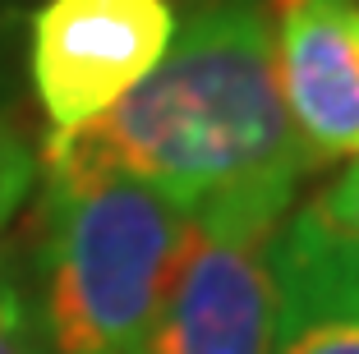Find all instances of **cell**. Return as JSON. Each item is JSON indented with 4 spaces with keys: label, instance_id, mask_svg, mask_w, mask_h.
I'll list each match as a JSON object with an SVG mask.
<instances>
[{
    "label": "cell",
    "instance_id": "obj_2",
    "mask_svg": "<svg viewBox=\"0 0 359 354\" xmlns=\"http://www.w3.org/2000/svg\"><path fill=\"white\" fill-rule=\"evenodd\" d=\"M42 290L51 354H148L189 212L111 166L42 152Z\"/></svg>",
    "mask_w": 359,
    "mask_h": 354
},
{
    "label": "cell",
    "instance_id": "obj_3",
    "mask_svg": "<svg viewBox=\"0 0 359 354\" xmlns=\"http://www.w3.org/2000/svg\"><path fill=\"white\" fill-rule=\"evenodd\" d=\"M281 198H231L189 212L180 262L148 354H267L272 244Z\"/></svg>",
    "mask_w": 359,
    "mask_h": 354
},
{
    "label": "cell",
    "instance_id": "obj_1",
    "mask_svg": "<svg viewBox=\"0 0 359 354\" xmlns=\"http://www.w3.org/2000/svg\"><path fill=\"white\" fill-rule=\"evenodd\" d=\"M46 152L125 170L184 212L231 198L295 203L313 170L276 88L272 14L254 0H198L125 97L51 134Z\"/></svg>",
    "mask_w": 359,
    "mask_h": 354
},
{
    "label": "cell",
    "instance_id": "obj_6",
    "mask_svg": "<svg viewBox=\"0 0 359 354\" xmlns=\"http://www.w3.org/2000/svg\"><path fill=\"white\" fill-rule=\"evenodd\" d=\"M267 354H359V240L313 203L276 230Z\"/></svg>",
    "mask_w": 359,
    "mask_h": 354
},
{
    "label": "cell",
    "instance_id": "obj_8",
    "mask_svg": "<svg viewBox=\"0 0 359 354\" xmlns=\"http://www.w3.org/2000/svg\"><path fill=\"white\" fill-rule=\"evenodd\" d=\"M313 207L323 212L337 230H346V235L359 240V156H350L346 175H341L323 198H313Z\"/></svg>",
    "mask_w": 359,
    "mask_h": 354
},
{
    "label": "cell",
    "instance_id": "obj_7",
    "mask_svg": "<svg viewBox=\"0 0 359 354\" xmlns=\"http://www.w3.org/2000/svg\"><path fill=\"white\" fill-rule=\"evenodd\" d=\"M0 354H51L37 308L5 262H0Z\"/></svg>",
    "mask_w": 359,
    "mask_h": 354
},
{
    "label": "cell",
    "instance_id": "obj_5",
    "mask_svg": "<svg viewBox=\"0 0 359 354\" xmlns=\"http://www.w3.org/2000/svg\"><path fill=\"white\" fill-rule=\"evenodd\" d=\"M272 55L309 166L359 156V0H272Z\"/></svg>",
    "mask_w": 359,
    "mask_h": 354
},
{
    "label": "cell",
    "instance_id": "obj_9",
    "mask_svg": "<svg viewBox=\"0 0 359 354\" xmlns=\"http://www.w3.org/2000/svg\"><path fill=\"white\" fill-rule=\"evenodd\" d=\"M14 207H19V203H0V226H5V221L14 217Z\"/></svg>",
    "mask_w": 359,
    "mask_h": 354
},
{
    "label": "cell",
    "instance_id": "obj_4",
    "mask_svg": "<svg viewBox=\"0 0 359 354\" xmlns=\"http://www.w3.org/2000/svg\"><path fill=\"white\" fill-rule=\"evenodd\" d=\"M166 0H46L32 19V88L55 134L106 115L166 55Z\"/></svg>",
    "mask_w": 359,
    "mask_h": 354
}]
</instances>
